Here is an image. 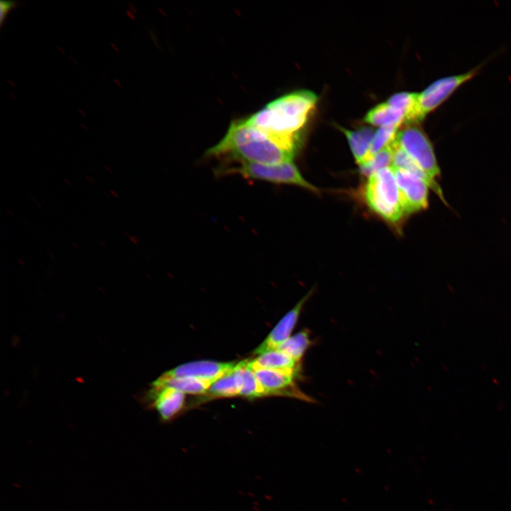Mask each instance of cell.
I'll use <instances>...</instances> for the list:
<instances>
[{
  "instance_id": "30bf717a",
  "label": "cell",
  "mask_w": 511,
  "mask_h": 511,
  "mask_svg": "<svg viewBox=\"0 0 511 511\" xmlns=\"http://www.w3.org/2000/svg\"><path fill=\"white\" fill-rule=\"evenodd\" d=\"M312 294V290H310L279 321L267 338L255 350L254 354L259 356L263 353L276 350L280 344L290 337L302 309Z\"/></svg>"
},
{
  "instance_id": "5bb4252c",
  "label": "cell",
  "mask_w": 511,
  "mask_h": 511,
  "mask_svg": "<svg viewBox=\"0 0 511 511\" xmlns=\"http://www.w3.org/2000/svg\"><path fill=\"white\" fill-rule=\"evenodd\" d=\"M346 136L356 163L360 165L369 157L375 131L369 126H363L356 131L340 127Z\"/></svg>"
},
{
  "instance_id": "7c38bea8",
  "label": "cell",
  "mask_w": 511,
  "mask_h": 511,
  "mask_svg": "<svg viewBox=\"0 0 511 511\" xmlns=\"http://www.w3.org/2000/svg\"><path fill=\"white\" fill-rule=\"evenodd\" d=\"M154 407L163 421L172 419L182 408L185 393L172 388H153Z\"/></svg>"
},
{
  "instance_id": "8fae6325",
  "label": "cell",
  "mask_w": 511,
  "mask_h": 511,
  "mask_svg": "<svg viewBox=\"0 0 511 511\" xmlns=\"http://www.w3.org/2000/svg\"><path fill=\"white\" fill-rule=\"evenodd\" d=\"M248 366L253 371L258 369H269L295 377L300 370V362L291 358L281 351L273 350L248 361Z\"/></svg>"
},
{
  "instance_id": "7a4b0ae2",
  "label": "cell",
  "mask_w": 511,
  "mask_h": 511,
  "mask_svg": "<svg viewBox=\"0 0 511 511\" xmlns=\"http://www.w3.org/2000/svg\"><path fill=\"white\" fill-rule=\"evenodd\" d=\"M317 101V96L312 91H295L270 101L246 120L270 136L296 148L299 133Z\"/></svg>"
},
{
  "instance_id": "4fadbf2b",
  "label": "cell",
  "mask_w": 511,
  "mask_h": 511,
  "mask_svg": "<svg viewBox=\"0 0 511 511\" xmlns=\"http://www.w3.org/2000/svg\"><path fill=\"white\" fill-rule=\"evenodd\" d=\"M247 361L237 363L233 370L214 382L205 394V399L229 397L240 394L242 386L243 368Z\"/></svg>"
},
{
  "instance_id": "44dd1931",
  "label": "cell",
  "mask_w": 511,
  "mask_h": 511,
  "mask_svg": "<svg viewBox=\"0 0 511 511\" xmlns=\"http://www.w3.org/2000/svg\"><path fill=\"white\" fill-rule=\"evenodd\" d=\"M20 2L16 1L0 2V27L2 28L8 16L11 12L18 7Z\"/></svg>"
},
{
  "instance_id": "8992f818",
  "label": "cell",
  "mask_w": 511,
  "mask_h": 511,
  "mask_svg": "<svg viewBox=\"0 0 511 511\" xmlns=\"http://www.w3.org/2000/svg\"><path fill=\"white\" fill-rule=\"evenodd\" d=\"M476 67L466 72L440 78L418 93L417 116L418 122L437 109L462 84L473 78L479 71Z\"/></svg>"
},
{
  "instance_id": "e0dca14e",
  "label": "cell",
  "mask_w": 511,
  "mask_h": 511,
  "mask_svg": "<svg viewBox=\"0 0 511 511\" xmlns=\"http://www.w3.org/2000/svg\"><path fill=\"white\" fill-rule=\"evenodd\" d=\"M311 345L312 340L309 331L304 329L290 336L280 344L276 350L300 362L304 353Z\"/></svg>"
},
{
  "instance_id": "52a82bcc",
  "label": "cell",
  "mask_w": 511,
  "mask_h": 511,
  "mask_svg": "<svg viewBox=\"0 0 511 511\" xmlns=\"http://www.w3.org/2000/svg\"><path fill=\"white\" fill-rule=\"evenodd\" d=\"M393 170L405 214L426 209L429 205V186L410 172L396 168Z\"/></svg>"
},
{
  "instance_id": "277c9868",
  "label": "cell",
  "mask_w": 511,
  "mask_h": 511,
  "mask_svg": "<svg viewBox=\"0 0 511 511\" xmlns=\"http://www.w3.org/2000/svg\"><path fill=\"white\" fill-rule=\"evenodd\" d=\"M233 165L216 169L217 175H238L249 180L262 181L273 184H285L302 187L312 192L319 189L302 175L292 162L278 165H260L255 163H237Z\"/></svg>"
},
{
  "instance_id": "5b68a950",
  "label": "cell",
  "mask_w": 511,
  "mask_h": 511,
  "mask_svg": "<svg viewBox=\"0 0 511 511\" xmlns=\"http://www.w3.org/2000/svg\"><path fill=\"white\" fill-rule=\"evenodd\" d=\"M401 148L432 180L437 182L441 170L432 142L416 124H407L395 138Z\"/></svg>"
},
{
  "instance_id": "ffe728a7",
  "label": "cell",
  "mask_w": 511,
  "mask_h": 511,
  "mask_svg": "<svg viewBox=\"0 0 511 511\" xmlns=\"http://www.w3.org/2000/svg\"><path fill=\"white\" fill-rule=\"evenodd\" d=\"M397 131V127L396 126L380 127L374 134L369 157L367 160L377 152L390 145L395 140Z\"/></svg>"
},
{
  "instance_id": "3957f363",
  "label": "cell",
  "mask_w": 511,
  "mask_h": 511,
  "mask_svg": "<svg viewBox=\"0 0 511 511\" xmlns=\"http://www.w3.org/2000/svg\"><path fill=\"white\" fill-rule=\"evenodd\" d=\"M363 196L369 209L391 224L397 225L405 216L392 167L368 177Z\"/></svg>"
},
{
  "instance_id": "2e32d148",
  "label": "cell",
  "mask_w": 511,
  "mask_h": 511,
  "mask_svg": "<svg viewBox=\"0 0 511 511\" xmlns=\"http://www.w3.org/2000/svg\"><path fill=\"white\" fill-rule=\"evenodd\" d=\"M405 114L402 111L390 106L387 102L379 104L371 109L366 115L364 121L376 126L398 127L405 121Z\"/></svg>"
},
{
  "instance_id": "ba28073f",
  "label": "cell",
  "mask_w": 511,
  "mask_h": 511,
  "mask_svg": "<svg viewBox=\"0 0 511 511\" xmlns=\"http://www.w3.org/2000/svg\"><path fill=\"white\" fill-rule=\"evenodd\" d=\"M253 372L267 395H282L314 402L311 397L297 388L294 380L295 377L292 375L269 369H258Z\"/></svg>"
},
{
  "instance_id": "6da1fadb",
  "label": "cell",
  "mask_w": 511,
  "mask_h": 511,
  "mask_svg": "<svg viewBox=\"0 0 511 511\" xmlns=\"http://www.w3.org/2000/svg\"><path fill=\"white\" fill-rule=\"evenodd\" d=\"M295 150L243 119L232 121L222 139L209 148L206 155L231 163L278 165L292 162Z\"/></svg>"
},
{
  "instance_id": "ac0fdd59",
  "label": "cell",
  "mask_w": 511,
  "mask_h": 511,
  "mask_svg": "<svg viewBox=\"0 0 511 511\" xmlns=\"http://www.w3.org/2000/svg\"><path fill=\"white\" fill-rule=\"evenodd\" d=\"M392 143L385 147L368 160L359 165V171L364 176L369 177L385 168L391 167L392 162Z\"/></svg>"
},
{
  "instance_id": "9c48e42d",
  "label": "cell",
  "mask_w": 511,
  "mask_h": 511,
  "mask_svg": "<svg viewBox=\"0 0 511 511\" xmlns=\"http://www.w3.org/2000/svg\"><path fill=\"white\" fill-rule=\"evenodd\" d=\"M237 363L197 361L180 365L163 375L167 377H191L215 382L234 369Z\"/></svg>"
},
{
  "instance_id": "9a60e30c",
  "label": "cell",
  "mask_w": 511,
  "mask_h": 511,
  "mask_svg": "<svg viewBox=\"0 0 511 511\" xmlns=\"http://www.w3.org/2000/svg\"><path fill=\"white\" fill-rule=\"evenodd\" d=\"M213 383L191 377H167L161 375L153 383V388H172L183 393L204 395Z\"/></svg>"
},
{
  "instance_id": "d6986e66",
  "label": "cell",
  "mask_w": 511,
  "mask_h": 511,
  "mask_svg": "<svg viewBox=\"0 0 511 511\" xmlns=\"http://www.w3.org/2000/svg\"><path fill=\"white\" fill-rule=\"evenodd\" d=\"M248 362L243 368L242 386L239 395L249 398L267 395L265 390L257 380L254 372L248 368Z\"/></svg>"
}]
</instances>
